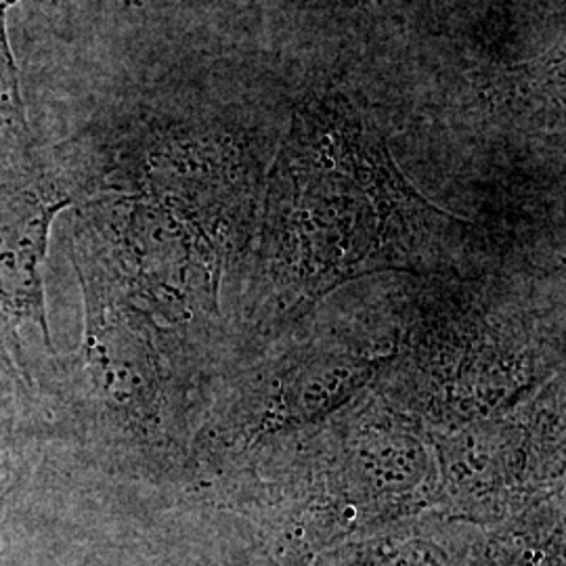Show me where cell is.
Returning <instances> with one entry per match:
<instances>
[{
  "mask_svg": "<svg viewBox=\"0 0 566 566\" xmlns=\"http://www.w3.org/2000/svg\"><path fill=\"white\" fill-rule=\"evenodd\" d=\"M565 390L554 378L506 416L428 432L437 462V514L502 525L563 491Z\"/></svg>",
  "mask_w": 566,
  "mask_h": 566,
  "instance_id": "obj_4",
  "label": "cell"
},
{
  "mask_svg": "<svg viewBox=\"0 0 566 566\" xmlns=\"http://www.w3.org/2000/svg\"><path fill=\"white\" fill-rule=\"evenodd\" d=\"M462 224L405 181L385 139L343 97L304 105L271 170L240 304L245 340L271 344L344 283L441 266Z\"/></svg>",
  "mask_w": 566,
  "mask_h": 566,
  "instance_id": "obj_1",
  "label": "cell"
},
{
  "mask_svg": "<svg viewBox=\"0 0 566 566\" xmlns=\"http://www.w3.org/2000/svg\"><path fill=\"white\" fill-rule=\"evenodd\" d=\"M403 325L359 322L322 329L280 357L252 365L203 424V465H214L217 479L364 403L397 357Z\"/></svg>",
  "mask_w": 566,
  "mask_h": 566,
  "instance_id": "obj_3",
  "label": "cell"
},
{
  "mask_svg": "<svg viewBox=\"0 0 566 566\" xmlns=\"http://www.w3.org/2000/svg\"><path fill=\"white\" fill-rule=\"evenodd\" d=\"M11 2L13 0H0V122L18 128L21 135H28L15 63L4 36V11L11 7Z\"/></svg>",
  "mask_w": 566,
  "mask_h": 566,
  "instance_id": "obj_8",
  "label": "cell"
},
{
  "mask_svg": "<svg viewBox=\"0 0 566 566\" xmlns=\"http://www.w3.org/2000/svg\"><path fill=\"white\" fill-rule=\"evenodd\" d=\"M464 294L416 304L378 392L424 432L506 416L563 369V319Z\"/></svg>",
  "mask_w": 566,
  "mask_h": 566,
  "instance_id": "obj_2",
  "label": "cell"
},
{
  "mask_svg": "<svg viewBox=\"0 0 566 566\" xmlns=\"http://www.w3.org/2000/svg\"><path fill=\"white\" fill-rule=\"evenodd\" d=\"M563 491L526 507L483 537L474 566H565Z\"/></svg>",
  "mask_w": 566,
  "mask_h": 566,
  "instance_id": "obj_7",
  "label": "cell"
},
{
  "mask_svg": "<svg viewBox=\"0 0 566 566\" xmlns=\"http://www.w3.org/2000/svg\"><path fill=\"white\" fill-rule=\"evenodd\" d=\"M65 206L67 198L30 182H0V324L11 336L36 327L46 346L51 332L42 263L53 219Z\"/></svg>",
  "mask_w": 566,
  "mask_h": 566,
  "instance_id": "obj_5",
  "label": "cell"
},
{
  "mask_svg": "<svg viewBox=\"0 0 566 566\" xmlns=\"http://www.w3.org/2000/svg\"><path fill=\"white\" fill-rule=\"evenodd\" d=\"M481 539L472 525L418 516L332 547L311 566H474Z\"/></svg>",
  "mask_w": 566,
  "mask_h": 566,
  "instance_id": "obj_6",
  "label": "cell"
}]
</instances>
